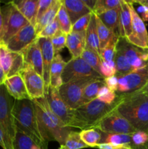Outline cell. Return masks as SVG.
<instances>
[{
    "label": "cell",
    "mask_w": 148,
    "mask_h": 149,
    "mask_svg": "<svg viewBox=\"0 0 148 149\" xmlns=\"http://www.w3.org/2000/svg\"><path fill=\"white\" fill-rule=\"evenodd\" d=\"M33 100L36 107L41 135L46 143L57 141L60 146L65 145L68 134L72 128L65 126L63 122L51 111L47 99L44 97Z\"/></svg>",
    "instance_id": "obj_1"
},
{
    "label": "cell",
    "mask_w": 148,
    "mask_h": 149,
    "mask_svg": "<svg viewBox=\"0 0 148 149\" xmlns=\"http://www.w3.org/2000/svg\"><path fill=\"white\" fill-rule=\"evenodd\" d=\"M117 113L136 130L148 133V97L141 92L127 95H118Z\"/></svg>",
    "instance_id": "obj_2"
},
{
    "label": "cell",
    "mask_w": 148,
    "mask_h": 149,
    "mask_svg": "<svg viewBox=\"0 0 148 149\" xmlns=\"http://www.w3.org/2000/svg\"><path fill=\"white\" fill-rule=\"evenodd\" d=\"M12 115L16 130L29 137L41 149H48V143L41 135L36 107L33 100L30 99L15 100Z\"/></svg>",
    "instance_id": "obj_3"
},
{
    "label": "cell",
    "mask_w": 148,
    "mask_h": 149,
    "mask_svg": "<svg viewBox=\"0 0 148 149\" xmlns=\"http://www.w3.org/2000/svg\"><path fill=\"white\" fill-rule=\"evenodd\" d=\"M117 100L114 103L107 105L96 98L92 101L79 106L75 110L72 128L81 130L94 128L103 118L115 110Z\"/></svg>",
    "instance_id": "obj_4"
},
{
    "label": "cell",
    "mask_w": 148,
    "mask_h": 149,
    "mask_svg": "<svg viewBox=\"0 0 148 149\" xmlns=\"http://www.w3.org/2000/svg\"><path fill=\"white\" fill-rule=\"evenodd\" d=\"M14 101L4 84L0 85V128L4 134L6 149H14L13 143L16 135L12 115Z\"/></svg>",
    "instance_id": "obj_5"
},
{
    "label": "cell",
    "mask_w": 148,
    "mask_h": 149,
    "mask_svg": "<svg viewBox=\"0 0 148 149\" xmlns=\"http://www.w3.org/2000/svg\"><path fill=\"white\" fill-rule=\"evenodd\" d=\"M1 13L4 21V29L0 43L5 45L20 29L28 24L29 22L17 10L13 1H10L1 7Z\"/></svg>",
    "instance_id": "obj_6"
},
{
    "label": "cell",
    "mask_w": 148,
    "mask_h": 149,
    "mask_svg": "<svg viewBox=\"0 0 148 149\" xmlns=\"http://www.w3.org/2000/svg\"><path fill=\"white\" fill-rule=\"evenodd\" d=\"M118 77L117 95H127L138 92L148 80V68L131 71L124 75H115Z\"/></svg>",
    "instance_id": "obj_7"
},
{
    "label": "cell",
    "mask_w": 148,
    "mask_h": 149,
    "mask_svg": "<svg viewBox=\"0 0 148 149\" xmlns=\"http://www.w3.org/2000/svg\"><path fill=\"white\" fill-rule=\"evenodd\" d=\"M95 78H83L65 83L59 89V95L71 109L75 110L80 106L84 89Z\"/></svg>",
    "instance_id": "obj_8"
},
{
    "label": "cell",
    "mask_w": 148,
    "mask_h": 149,
    "mask_svg": "<svg viewBox=\"0 0 148 149\" xmlns=\"http://www.w3.org/2000/svg\"><path fill=\"white\" fill-rule=\"evenodd\" d=\"M94 128L101 132L109 134H126L131 135L136 131L129 121L115 110L104 116Z\"/></svg>",
    "instance_id": "obj_9"
},
{
    "label": "cell",
    "mask_w": 148,
    "mask_h": 149,
    "mask_svg": "<svg viewBox=\"0 0 148 149\" xmlns=\"http://www.w3.org/2000/svg\"><path fill=\"white\" fill-rule=\"evenodd\" d=\"M88 77L104 79L81 58H71L65 64L62 74V80L63 84L70 82L73 80L88 78Z\"/></svg>",
    "instance_id": "obj_10"
},
{
    "label": "cell",
    "mask_w": 148,
    "mask_h": 149,
    "mask_svg": "<svg viewBox=\"0 0 148 149\" xmlns=\"http://www.w3.org/2000/svg\"><path fill=\"white\" fill-rule=\"evenodd\" d=\"M117 48L123 52L133 71L148 68V49L131 45L121 37L118 38Z\"/></svg>",
    "instance_id": "obj_11"
},
{
    "label": "cell",
    "mask_w": 148,
    "mask_h": 149,
    "mask_svg": "<svg viewBox=\"0 0 148 149\" xmlns=\"http://www.w3.org/2000/svg\"><path fill=\"white\" fill-rule=\"evenodd\" d=\"M51 111L62 121L65 126L72 128L75 110L71 109L59 95L57 89L49 87L46 95Z\"/></svg>",
    "instance_id": "obj_12"
},
{
    "label": "cell",
    "mask_w": 148,
    "mask_h": 149,
    "mask_svg": "<svg viewBox=\"0 0 148 149\" xmlns=\"http://www.w3.org/2000/svg\"><path fill=\"white\" fill-rule=\"evenodd\" d=\"M131 13V33L126 38L131 45L142 49H148V33L145 22L140 18L135 10L131 1H128Z\"/></svg>",
    "instance_id": "obj_13"
},
{
    "label": "cell",
    "mask_w": 148,
    "mask_h": 149,
    "mask_svg": "<svg viewBox=\"0 0 148 149\" xmlns=\"http://www.w3.org/2000/svg\"><path fill=\"white\" fill-rule=\"evenodd\" d=\"M20 74L24 81L28 94L31 100L42 98L46 96L43 77L38 74L31 67L25 65Z\"/></svg>",
    "instance_id": "obj_14"
},
{
    "label": "cell",
    "mask_w": 148,
    "mask_h": 149,
    "mask_svg": "<svg viewBox=\"0 0 148 149\" xmlns=\"http://www.w3.org/2000/svg\"><path fill=\"white\" fill-rule=\"evenodd\" d=\"M37 39L35 26L28 23L20 29L5 44L7 49L12 52H22Z\"/></svg>",
    "instance_id": "obj_15"
},
{
    "label": "cell",
    "mask_w": 148,
    "mask_h": 149,
    "mask_svg": "<svg viewBox=\"0 0 148 149\" xmlns=\"http://www.w3.org/2000/svg\"><path fill=\"white\" fill-rule=\"evenodd\" d=\"M40 45L43 61V79L45 84V94H47L50 87V70L55 53L51 39L49 38H37Z\"/></svg>",
    "instance_id": "obj_16"
},
{
    "label": "cell",
    "mask_w": 148,
    "mask_h": 149,
    "mask_svg": "<svg viewBox=\"0 0 148 149\" xmlns=\"http://www.w3.org/2000/svg\"><path fill=\"white\" fill-rule=\"evenodd\" d=\"M24 59V66H30L43 77V61L42 54L38 39L22 52Z\"/></svg>",
    "instance_id": "obj_17"
},
{
    "label": "cell",
    "mask_w": 148,
    "mask_h": 149,
    "mask_svg": "<svg viewBox=\"0 0 148 149\" xmlns=\"http://www.w3.org/2000/svg\"><path fill=\"white\" fill-rule=\"evenodd\" d=\"M6 90L14 100H21L25 99H31L28 94L24 81L20 74H16L12 77H7L4 83Z\"/></svg>",
    "instance_id": "obj_18"
},
{
    "label": "cell",
    "mask_w": 148,
    "mask_h": 149,
    "mask_svg": "<svg viewBox=\"0 0 148 149\" xmlns=\"http://www.w3.org/2000/svg\"><path fill=\"white\" fill-rule=\"evenodd\" d=\"M131 13L128 1L121 0L117 33L119 37L127 38L131 33Z\"/></svg>",
    "instance_id": "obj_19"
},
{
    "label": "cell",
    "mask_w": 148,
    "mask_h": 149,
    "mask_svg": "<svg viewBox=\"0 0 148 149\" xmlns=\"http://www.w3.org/2000/svg\"><path fill=\"white\" fill-rule=\"evenodd\" d=\"M66 47L72 58H81L86 48V33L71 31L67 35Z\"/></svg>",
    "instance_id": "obj_20"
},
{
    "label": "cell",
    "mask_w": 148,
    "mask_h": 149,
    "mask_svg": "<svg viewBox=\"0 0 148 149\" xmlns=\"http://www.w3.org/2000/svg\"><path fill=\"white\" fill-rule=\"evenodd\" d=\"M12 1L29 23L36 26L39 0H20Z\"/></svg>",
    "instance_id": "obj_21"
},
{
    "label": "cell",
    "mask_w": 148,
    "mask_h": 149,
    "mask_svg": "<svg viewBox=\"0 0 148 149\" xmlns=\"http://www.w3.org/2000/svg\"><path fill=\"white\" fill-rule=\"evenodd\" d=\"M62 4L66 9L72 24H74L83 16L91 13L83 0H63Z\"/></svg>",
    "instance_id": "obj_22"
},
{
    "label": "cell",
    "mask_w": 148,
    "mask_h": 149,
    "mask_svg": "<svg viewBox=\"0 0 148 149\" xmlns=\"http://www.w3.org/2000/svg\"><path fill=\"white\" fill-rule=\"evenodd\" d=\"M65 64L60 54L55 55L50 70V87L58 90L63 84L62 74Z\"/></svg>",
    "instance_id": "obj_23"
},
{
    "label": "cell",
    "mask_w": 148,
    "mask_h": 149,
    "mask_svg": "<svg viewBox=\"0 0 148 149\" xmlns=\"http://www.w3.org/2000/svg\"><path fill=\"white\" fill-rule=\"evenodd\" d=\"M86 48L100 55V42L97 34L95 14L92 13L89 25L86 31Z\"/></svg>",
    "instance_id": "obj_24"
},
{
    "label": "cell",
    "mask_w": 148,
    "mask_h": 149,
    "mask_svg": "<svg viewBox=\"0 0 148 149\" xmlns=\"http://www.w3.org/2000/svg\"><path fill=\"white\" fill-rule=\"evenodd\" d=\"M62 4L61 0H53L52 5L50 6L47 11L41 17V18L36 22L35 29H36V35L41 31L46 26L50 24L51 23L54 21L57 17L59 9Z\"/></svg>",
    "instance_id": "obj_25"
},
{
    "label": "cell",
    "mask_w": 148,
    "mask_h": 149,
    "mask_svg": "<svg viewBox=\"0 0 148 149\" xmlns=\"http://www.w3.org/2000/svg\"><path fill=\"white\" fill-rule=\"evenodd\" d=\"M120 10V4L118 7L112 9V10H107V11L104 12V13H102L97 16L107 29H110L112 31L115 32V33H117Z\"/></svg>",
    "instance_id": "obj_26"
},
{
    "label": "cell",
    "mask_w": 148,
    "mask_h": 149,
    "mask_svg": "<svg viewBox=\"0 0 148 149\" xmlns=\"http://www.w3.org/2000/svg\"><path fill=\"white\" fill-rule=\"evenodd\" d=\"M105 85L104 79H97L91 81L84 89L81 97L80 106L92 101L93 100L97 98V94L102 87Z\"/></svg>",
    "instance_id": "obj_27"
},
{
    "label": "cell",
    "mask_w": 148,
    "mask_h": 149,
    "mask_svg": "<svg viewBox=\"0 0 148 149\" xmlns=\"http://www.w3.org/2000/svg\"><path fill=\"white\" fill-rule=\"evenodd\" d=\"M96 24H97V34H98L99 42H100V50L104 49L107 44L115 37L117 33L112 31L110 29H107L105 26L102 23V22L100 20L98 16L95 15Z\"/></svg>",
    "instance_id": "obj_28"
},
{
    "label": "cell",
    "mask_w": 148,
    "mask_h": 149,
    "mask_svg": "<svg viewBox=\"0 0 148 149\" xmlns=\"http://www.w3.org/2000/svg\"><path fill=\"white\" fill-rule=\"evenodd\" d=\"M100 143H110L118 146L126 145L130 146L131 147V135L126 134H109L101 132Z\"/></svg>",
    "instance_id": "obj_29"
},
{
    "label": "cell",
    "mask_w": 148,
    "mask_h": 149,
    "mask_svg": "<svg viewBox=\"0 0 148 149\" xmlns=\"http://www.w3.org/2000/svg\"><path fill=\"white\" fill-rule=\"evenodd\" d=\"M81 139L89 148H97L101 142V132L94 128L83 130L79 132Z\"/></svg>",
    "instance_id": "obj_30"
},
{
    "label": "cell",
    "mask_w": 148,
    "mask_h": 149,
    "mask_svg": "<svg viewBox=\"0 0 148 149\" xmlns=\"http://www.w3.org/2000/svg\"><path fill=\"white\" fill-rule=\"evenodd\" d=\"M81 58L85 61L93 69L101 75L102 60L100 55L94 51L85 48ZM102 76V75H101Z\"/></svg>",
    "instance_id": "obj_31"
},
{
    "label": "cell",
    "mask_w": 148,
    "mask_h": 149,
    "mask_svg": "<svg viewBox=\"0 0 148 149\" xmlns=\"http://www.w3.org/2000/svg\"><path fill=\"white\" fill-rule=\"evenodd\" d=\"M114 61L115 63L116 70H117L116 75H124V74H127L131 71H133L123 52L120 49H118L117 47H116Z\"/></svg>",
    "instance_id": "obj_32"
},
{
    "label": "cell",
    "mask_w": 148,
    "mask_h": 149,
    "mask_svg": "<svg viewBox=\"0 0 148 149\" xmlns=\"http://www.w3.org/2000/svg\"><path fill=\"white\" fill-rule=\"evenodd\" d=\"M57 19L58 23H59V29L65 34H69L72 31L73 24L71 23V18H70L69 15L67 13L66 9L62 4H62H61L57 15Z\"/></svg>",
    "instance_id": "obj_33"
},
{
    "label": "cell",
    "mask_w": 148,
    "mask_h": 149,
    "mask_svg": "<svg viewBox=\"0 0 148 149\" xmlns=\"http://www.w3.org/2000/svg\"><path fill=\"white\" fill-rule=\"evenodd\" d=\"M12 53L7 49L5 45L0 43V65L2 67L6 76L8 75L12 63Z\"/></svg>",
    "instance_id": "obj_34"
},
{
    "label": "cell",
    "mask_w": 148,
    "mask_h": 149,
    "mask_svg": "<svg viewBox=\"0 0 148 149\" xmlns=\"http://www.w3.org/2000/svg\"><path fill=\"white\" fill-rule=\"evenodd\" d=\"M118 35H115V37L107 44V46L100 51V58L102 61H114L115 55L116 52L118 41Z\"/></svg>",
    "instance_id": "obj_35"
},
{
    "label": "cell",
    "mask_w": 148,
    "mask_h": 149,
    "mask_svg": "<svg viewBox=\"0 0 148 149\" xmlns=\"http://www.w3.org/2000/svg\"><path fill=\"white\" fill-rule=\"evenodd\" d=\"M64 146L67 149H82L89 148L88 146L86 145L81 139L79 132L73 130L68 134Z\"/></svg>",
    "instance_id": "obj_36"
},
{
    "label": "cell",
    "mask_w": 148,
    "mask_h": 149,
    "mask_svg": "<svg viewBox=\"0 0 148 149\" xmlns=\"http://www.w3.org/2000/svg\"><path fill=\"white\" fill-rule=\"evenodd\" d=\"M121 0H97L94 8L92 13L99 15L107 10H112L113 8L120 6Z\"/></svg>",
    "instance_id": "obj_37"
},
{
    "label": "cell",
    "mask_w": 148,
    "mask_h": 149,
    "mask_svg": "<svg viewBox=\"0 0 148 149\" xmlns=\"http://www.w3.org/2000/svg\"><path fill=\"white\" fill-rule=\"evenodd\" d=\"M34 142L29 137L26 136L23 132L16 130L13 148L14 149H31Z\"/></svg>",
    "instance_id": "obj_38"
},
{
    "label": "cell",
    "mask_w": 148,
    "mask_h": 149,
    "mask_svg": "<svg viewBox=\"0 0 148 149\" xmlns=\"http://www.w3.org/2000/svg\"><path fill=\"white\" fill-rule=\"evenodd\" d=\"M12 63L10 68L7 77L19 74L24 68V59L22 52H12Z\"/></svg>",
    "instance_id": "obj_39"
},
{
    "label": "cell",
    "mask_w": 148,
    "mask_h": 149,
    "mask_svg": "<svg viewBox=\"0 0 148 149\" xmlns=\"http://www.w3.org/2000/svg\"><path fill=\"white\" fill-rule=\"evenodd\" d=\"M66 40L67 34L63 33L60 29L51 39L55 55L59 54V52L66 47Z\"/></svg>",
    "instance_id": "obj_40"
},
{
    "label": "cell",
    "mask_w": 148,
    "mask_h": 149,
    "mask_svg": "<svg viewBox=\"0 0 148 149\" xmlns=\"http://www.w3.org/2000/svg\"><path fill=\"white\" fill-rule=\"evenodd\" d=\"M97 98L105 104L111 105L117 100L118 95L115 92L110 90L107 86L104 85L100 89Z\"/></svg>",
    "instance_id": "obj_41"
},
{
    "label": "cell",
    "mask_w": 148,
    "mask_h": 149,
    "mask_svg": "<svg viewBox=\"0 0 148 149\" xmlns=\"http://www.w3.org/2000/svg\"><path fill=\"white\" fill-rule=\"evenodd\" d=\"M148 142V133L142 130H136L131 135V148L133 149H144Z\"/></svg>",
    "instance_id": "obj_42"
},
{
    "label": "cell",
    "mask_w": 148,
    "mask_h": 149,
    "mask_svg": "<svg viewBox=\"0 0 148 149\" xmlns=\"http://www.w3.org/2000/svg\"><path fill=\"white\" fill-rule=\"evenodd\" d=\"M59 30V23H58V20L56 17V18L54 20L52 23L46 26L41 31L38 33L37 38H49V39H52Z\"/></svg>",
    "instance_id": "obj_43"
},
{
    "label": "cell",
    "mask_w": 148,
    "mask_h": 149,
    "mask_svg": "<svg viewBox=\"0 0 148 149\" xmlns=\"http://www.w3.org/2000/svg\"><path fill=\"white\" fill-rule=\"evenodd\" d=\"M91 15H92V12L78 19L74 24H73L72 31L86 33L87 29H88L89 25Z\"/></svg>",
    "instance_id": "obj_44"
},
{
    "label": "cell",
    "mask_w": 148,
    "mask_h": 149,
    "mask_svg": "<svg viewBox=\"0 0 148 149\" xmlns=\"http://www.w3.org/2000/svg\"><path fill=\"white\" fill-rule=\"evenodd\" d=\"M117 74L115 63L114 61H102L101 75L104 79L115 76Z\"/></svg>",
    "instance_id": "obj_45"
},
{
    "label": "cell",
    "mask_w": 148,
    "mask_h": 149,
    "mask_svg": "<svg viewBox=\"0 0 148 149\" xmlns=\"http://www.w3.org/2000/svg\"><path fill=\"white\" fill-rule=\"evenodd\" d=\"M133 4H137V7L135 9L138 15L144 22L148 21V6L142 4L140 1H131Z\"/></svg>",
    "instance_id": "obj_46"
},
{
    "label": "cell",
    "mask_w": 148,
    "mask_h": 149,
    "mask_svg": "<svg viewBox=\"0 0 148 149\" xmlns=\"http://www.w3.org/2000/svg\"><path fill=\"white\" fill-rule=\"evenodd\" d=\"M53 0H39V7H38L37 17H36V22L41 18L42 15L48 10V9L52 5Z\"/></svg>",
    "instance_id": "obj_47"
},
{
    "label": "cell",
    "mask_w": 148,
    "mask_h": 149,
    "mask_svg": "<svg viewBox=\"0 0 148 149\" xmlns=\"http://www.w3.org/2000/svg\"><path fill=\"white\" fill-rule=\"evenodd\" d=\"M105 85L112 91L115 93L118 88V77L116 76L104 79Z\"/></svg>",
    "instance_id": "obj_48"
},
{
    "label": "cell",
    "mask_w": 148,
    "mask_h": 149,
    "mask_svg": "<svg viewBox=\"0 0 148 149\" xmlns=\"http://www.w3.org/2000/svg\"><path fill=\"white\" fill-rule=\"evenodd\" d=\"M98 149H133L130 146L113 145L110 143H100L97 145Z\"/></svg>",
    "instance_id": "obj_49"
},
{
    "label": "cell",
    "mask_w": 148,
    "mask_h": 149,
    "mask_svg": "<svg viewBox=\"0 0 148 149\" xmlns=\"http://www.w3.org/2000/svg\"><path fill=\"white\" fill-rule=\"evenodd\" d=\"M83 1L86 4V6L92 12L96 4V2H97V0H83Z\"/></svg>",
    "instance_id": "obj_50"
},
{
    "label": "cell",
    "mask_w": 148,
    "mask_h": 149,
    "mask_svg": "<svg viewBox=\"0 0 148 149\" xmlns=\"http://www.w3.org/2000/svg\"><path fill=\"white\" fill-rule=\"evenodd\" d=\"M3 29H4V21H3V16L1 13V6L0 1V42L3 36Z\"/></svg>",
    "instance_id": "obj_51"
},
{
    "label": "cell",
    "mask_w": 148,
    "mask_h": 149,
    "mask_svg": "<svg viewBox=\"0 0 148 149\" xmlns=\"http://www.w3.org/2000/svg\"><path fill=\"white\" fill-rule=\"evenodd\" d=\"M7 79V76H6L5 73H4V70H3L2 67L0 65V85H2L4 84V81Z\"/></svg>",
    "instance_id": "obj_52"
},
{
    "label": "cell",
    "mask_w": 148,
    "mask_h": 149,
    "mask_svg": "<svg viewBox=\"0 0 148 149\" xmlns=\"http://www.w3.org/2000/svg\"><path fill=\"white\" fill-rule=\"evenodd\" d=\"M0 146L3 149H6V145L5 142H4V134H3L2 130L0 128Z\"/></svg>",
    "instance_id": "obj_53"
},
{
    "label": "cell",
    "mask_w": 148,
    "mask_h": 149,
    "mask_svg": "<svg viewBox=\"0 0 148 149\" xmlns=\"http://www.w3.org/2000/svg\"><path fill=\"white\" fill-rule=\"evenodd\" d=\"M138 92H141V93H144V94L146 95L148 97V80L147 81L146 84L144 85V87H142L140 90H139Z\"/></svg>",
    "instance_id": "obj_54"
},
{
    "label": "cell",
    "mask_w": 148,
    "mask_h": 149,
    "mask_svg": "<svg viewBox=\"0 0 148 149\" xmlns=\"http://www.w3.org/2000/svg\"><path fill=\"white\" fill-rule=\"evenodd\" d=\"M141 3L145 4V5L148 6V0H139Z\"/></svg>",
    "instance_id": "obj_55"
},
{
    "label": "cell",
    "mask_w": 148,
    "mask_h": 149,
    "mask_svg": "<svg viewBox=\"0 0 148 149\" xmlns=\"http://www.w3.org/2000/svg\"><path fill=\"white\" fill-rule=\"evenodd\" d=\"M31 149H41V148L39 146H38L37 145H36V144H34V145L33 146V147H32Z\"/></svg>",
    "instance_id": "obj_56"
},
{
    "label": "cell",
    "mask_w": 148,
    "mask_h": 149,
    "mask_svg": "<svg viewBox=\"0 0 148 149\" xmlns=\"http://www.w3.org/2000/svg\"><path fill=\"white\" fill-rule=\"evenodd\" d=\"M59 149H67V148H65V147L64 146H59Z\"/></svg>",
    "instance_id": "obj_57"
},
{
    "label": "cell",
    "mask_w": 148,
    "mask_h": 149,
    "mask_svg": "<svg viewBox=\"0 0 148 149\" xmlns=\"http://www.w3.org/2000/svg\"><path fill=\"white\" fill-rule=\"evenodd\" d=\"M145 149H148V142L147 143V144L145 146V148H144Z\"/></svg>",
    "instance_id": "obj_58"
},
{
    "label": "cell",
    "mask_w": 148,
    "mask_h": 149,
    "mask_svg": "<svg viewBox=\"0 0 148 149\" xmlns=\"http://www.w3.org/2000/svg\"><path fill=\"white\" fill-rule=\"evenodd\" d=\"M144 149H145V148H144Z\"/></svg>",
    "instance_id": "obj_59"
}]
</instances>
